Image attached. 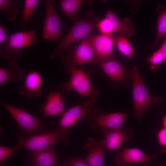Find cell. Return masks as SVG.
Listing matches in <instances>:
<instances>
[{
  "mask_svg": "<svg viewBox=\"0 0 166 166\" xmlns=\"http://www.w3.org/2000/svg\"><path fill=\"white\" fill-rule=\"evenodd\" d=\"M163 39V43L159 49L163 54L166 60V37H164Z\"/></svg>",
  "mask_w": 166,
  "mask_h": 166,
  "instance_id": "31",
  "label": "cell"
},
{
  "mask_svg": "<svg viewBox=\"0 0 166 166\" xmlns=\"http://www.w3.org/2000/svg\"><path fill=\"white\" fill-rule=\"evenodd\" d=\"M96 102L90 100L83 103L74 106L63 113L59 124V128L63 130L69 129L80 120L86 119L88 115L94 109Z\"/></svg>",
  "mask_w": 166,
  "mask_h": 166,
  "instance_id": "12",
  "label": "cell"
},
{
  "mask_svg": "<svg viewBox=\"0 0 166 166\" xmlns=\"http://www.w3.org/2000/svg\"><path fill=\"white\" fill-rule=\"evenodd\" d=\"M1 166H8L6 164H3V165H2Z\"/></svg>",
  "mask_w": 166,
  "mask_h": 166,
  "instance_id": "35",
  "label": "cell"
},
{
  "mask_svg": "<svg viewBox=\"0 0 166 166\" xmlns=\"http://www.w3.org/2000/svg\"><path fill=\"white\" fill-rule=\"evenodd\" d=\"M71 130H63L59 128L43 131L31 135L24 136L20 132L16 134L18 141L14 147L15 151L25 148L30 151L39 150L58 143L66 145L69 143Z\"/></svg>",
  "mask_w": 166,
  "mask_h": 166,
  "instance_id": "1",
  "label": "cell"
},
{
  "mask_svg": "<svg viewBox=\"0 0 166 166\" xmlns=\"http://www.w3.org/2000/svg\"><path fill=\"white\" fill-rule=\"evenodd\" d=\"M53 3L51 0L46 1V13L42 35L43 40L54 41L60 38L66 26L61 23Z\"/></svg>",
  "mask_w": 166,
  "mask_h": 166,
  "instance_id": "10",
  "label": "cell"
},
{
  "mask_svg": "<svg viewBox=\"0 0 166 166\" xmlns=\"http://www.w3.org/2000/svg\"><path fill=\"white\" fill-rule=\"evenodd\" d=\"M67 72L70 73V79L65 84L57 85L55 89L60 92L68 93L73 91L82 97H87L96 102L100 95L99 91L93 85L88 75L81 68L75 67Z\"/></svg>",
  "mask_w": 166,
  "mask_h": 166,
  "instance_id": "4",
  "label": "cell"
},
{
  "mask_svg": "<svg viewBox=\"0 0 166 166\" xmlns=\"http://www.w3.org/2000/svg\"><path fill=\"white\" fill-rule=\"evenodd\" d=\"M20 0H0V10L4 12L7 19L15 20L19 12Z\"/></svg>",
  "mask_w": 166,
  "mask_h": 166,
  "instance_id": "22",
  "label": "cell"
},
{
  "mask_svg": "<svg viewBox=\"0 0 166 166\" xmlns=\"http://www.w3.org/2000/svg\"><path fill=\"white\" fill-rule=\"evenodd\" d=\"M1 101L19 126L27 135L38 133L43 131L44 126L41 120L1 100Z\"/></svg>",
  "mask_w": 166,
  "mask_h": 166,
  "instance_id": "9",
  "label": "cell"
},
{
  "mask_svg": "<svg viewBox=\"0 0 166 166\" xmlns=\"http://www.w3.org/2000/svg\"><path fill=\"white\" fill-rule=\"evenodd\" d=\"M39 0H26L25 1L22 16L18 26L20 28H26L33 14Z\"/></svg>",
  "mask_w": 166,
  "mask_h": 166,
  "instance_id": "25",
  "label": "cell"
},
{
  "mask_svg": "<svg viewBox=\"0 0 166 166\" xmlns=\"http://www.w3.org/2000/svg\"><path fill=\"white\" fill-rule=\"evenodd\" d=\"M92 45L94 53L93 64H99L102 62L113 57V50L115 44L113 35L92 33L88 36Z\"/></svg>",
  "mask_w": 166,
  "mask_h": 166,
  "instance_id": "11",
  "label": "cell"
},
{
  "mask_svg": "<svg viewBox=\"0 0 166 166\" xmlns=\"http://www.w3.org/2000/svg\"><path fill=\"white\" fill-rule=\"evenodd\" d=\"M93 10L87 12L86 16L75 17L73 20V24L70 30L56 47L49 57L51 60L61 57L64 51L74 43L85 38L97 28L99 19L94 16Z\"/></svg>",
  "mask_w": 166,
  "mask_h": 166,
  "instance_id": "2",
  "label": "cell"
},
{
  "mask_svg": "<svg viewBox=\"0 0 166 166\" xmlns=\"http://www.w3.org/2000/svg\"><path fill=\"white\" fill-rule=\"evenodd\" d=\"M157 11L159 16L157 21V33L156 39L153 43L148 47L152 49L166 35V4H161L158 6Z\"/></svg>",
  "mask_w": 166,
  "mask_h": 166,
  "instance_id": "21",
  "label": "cell"
},
{
  "mask_svg": "<svg viewBox=\"0 0 166 166\" xmlns=\"http://www.w3.org/2000/svg\"><path fill=\"white\" fill-rule=\"evenodd\" d=\"M144 166H164L162 164H158L156 162L147 163Z\"/></svg>",
  "mask_w": 166,
  "mask_h": 166,
  "instance_id": "32",
  "label": "cell"
},
{
  "mask_svg": "<svg viewBox=\"0 0 166 166\" xmlns=\"http://www.w3.org/2000/svg\"><path fill=\"white\" fill-rule=\"evenodd\" d=\"M82 148L88 151L87 156L83 159L87 166H104L105 150L103 139L97 141L90 136L84 143Z\"/></svg>",
  "mask_w": 166,
  "mask_h": 166,
  "instance_id": "14",
  "label": "cell"
},
{
  "mask_svg": "<svg viewBox=\"0 0 166 166\" xmlns=\"http://www.w3.org/2000/svg\"><path fill=\"white\" fill-rule=\"evenodd\" d=\"M131 74L135 116L141 121L148 109L155 104L161 103L162 98L160 96L154 97L149 93L136 65L132 68Z\"/></svg>",
  "mask_w": 166,
  "mask_h": 166,
  "instance_id": "3",
  "label": "cell"
},
{
  "mask_svg": "<svg viewBox=\"0 0 166 166\" xmlns=\"http://www.w3.org/2000/svg\"><path fill=\"white\" fill-rule=\"evenodd\" d=\"M134 132V130L132 128L124 129L122 127L104 132L103 139L105 151L115 150L120 148L124 143L130 140Z\"/></svg>",
  "mask_w": 166,
  "mask_h": 166,
  "instance_id": "15",
  "label": "cell"
},
{
  "mask_svg": "<svg viewBox=\"0 0 166 166\" xmlns=\"http://www.w3.org/2000/svg\"><path fill=\"white\" fill-rule=\"evenodd\" d=\"M7 34L4 27L2 25H0V45L3 44L6 40Z\"/></svg>",
  "mask_w": 166,
  "mask_h": 166,
  "instance_id": "30",
  "label": "cell"
},
{
  "mask_svg": "<svg viewBox=\"0 0 166 166\" xmlns=\"http://www.w3.org/2000/svg\"><path fill=\"white\" fill-rule=\"evenodd\" d=\"M69 53L60 57L67 71L71 68L88 63H93L94 53L91 42L88 38L81 40L75 48H67Z\"/></svg>",
  "mask_w": 166,
  "mask_h": 166,
  "instance_id": "8",
  "label": "cell"
},
{
  "mask_svg": "<svg viewBox=\"0 0 166 166\" xmlns=\"http://www.w3.org/2000/svg\"><path fill=\"white\" fill-rule=\"evenodd\" d=\"M157 139L161 146V149L166 148V128L164 127L159 130L157 133Z\"/></svg>",
  "mask_w": 166,
  "mask_h": 166,
  "instance_id": "29",
  "label": "cell"
},
{
  "mask_svg": "<svg viewBox=\"0 0 166 166\" xmlns=\"http://www.w3.org/2000/svg\"><path fill=\"white\" fill-rule=\"evenodd\" d=\"M97 28L101 34L118 33L127 38L132 36L135 31L134 25L129 18H124L120 20L109 9L107 10L105 17L99 20Z\"/></svg>",
  "mask_w": 166,
  "mask_h": 166,
  "instance_id": "7",
  "label": "cell"
},
{
  "mask_svg": "<svg viewBox=\"0 0 166 166\" xmlns=\"http://www.w3.org/2000/svg\"><path fill=\"white\" fill-rule=\"evenodd\" d=\"M115 45L118 50L127 57L132 59L134 50L127 38L118 33L113 34Z\"/></svg>",
  "mask_w": 166,
  "mask_h": 166,
  "instance_id": "24",
  "label": "cell"
},
{
  "mask_svg": "<svg viewBox=\"0 0 166 166\" xmlns=\"http://www.w3.org/2000/svg\"><path fill=\"white\" fill-rule=\"evenodd\" d=\"M88 1L84 0H59L63 13L72 20L75 17L80 7Z\"/></svg>",
  "mask_w": 166,
  "mask_h": 166,
  "instance_id": "23",
  "label": "cell"
},
{
  "mask_svg": "<svg viewBox=\"0 0 166 166\" xmlns=\"http://www.w3.org/2000/svg\"><path fill=\"white\" fill-rule=\"evenodd\" d=\"M42 80L40 74L36 71H30L27 75L24 85L18 89V92L29 98L40 96Z\"/></svg>",
  "mask_w": 166,
  "mask_h": 166,
  "instance_id": "16",
  "label": "cell"
},
{
  "mask_svg": "<svg viewBox=\"0 0 166 166\" xmlns=\"http://www.w3.org/2000/svg\"><path fill=\"white\" fill-rule=\"evenodd\" d=\"M128 115L121 113L106 114L101 108L94 109L87 116L90 128L99 133L121 128L128 118Z\"/></svg>",
  "mask_w": 166,
  "mask_h": 166,
  "instance_id": "6",
  "label": "cell"
},
{
  "mask_svg": "<svg viewBox=\"0 0 166 166\" xmlns=\"http://www.w3.org/2000/svg\"><path fill=\"white\" fill-rule=\"evenodd\" d=\"M35 31L33 30L17 31L10 34L0 45V55L9 61L19 59L23 55V49L35 44Z\"/></svg>",
  "mask_w": 166,
  "mask_h": 166,
  "instance_id": "5",
  "label": "cell"
},
{
  "mask_svg": "<svg viewBox=\"0 0 166 166\" xmlns=\"http://www.w3.org/2000/svg\"><path fill=\"white\" fill-rule=\"evenodd\" d=\"M31 157L39 166H55L59 155L52 146L35 151H30Z\"/></svg>",
  "mask_w": 166,
  "mask_h": 166,
  "instance_id": "20",
  "label": "cell"
},
{
  "mask_svg": "<svg viewBox=\"0 0 166 166\" xmlns=\"http://www.w3.org/2000/svg\"><path fill=\"white\" fill-rule=\"evenodd\" d=\"M29 166H39L37 164H36V165H30Z\"/></svg>",
  "mask_w": 166,
  "mask_h": 166,
  "instance_id": "34",
  "label": "cell"
},
{
  "mask_svg": "<svg viewBox=\"0 0 166 166\" xmlns=\"http://www.w3.org/2000/svg\"><path fill=\"white\" fill-rule=\"evenodd\" d=\"M5 67L0 68V86L13 80L22 81L25 76V72L15 61H9Z\"/></svg>",
  "mask_w": 166,
  "mask_h": 166,
  "instance_id": "19",
  "label": "cell"
},
{
  "mask_svg": "<svg viewBox=\"0 0 166 166\" xmlns=\"http://www.w3.org/2000/svg\"><path fill=\"white\" fill-rule=\"evenodd\" d=\"M157 155H147L136 148H122L117 153L114 161L119 166H132L135 163L156 162Z\"/></svg>",
  "mask_w": 166,
  "mask_h": 166,
  "instance_id": "13",
  "label": "cell"
},
{
  "mask_svg": "<svg viewBox=\"0 0 166 166\" xmlns=\"http://www.w3.org/2000/svg\"><path fill=\"white\" fill-rule=\"evenodd\" d=\"M146 60L150 64V69L153 71L157 70L158 65L166 61L163 54L159 49L154 52L150 57H147Z\"/></svg>",
  "mask_w": 166,
  "mask_h": 166,
  "instance_id": "26",
  "label": "cell"
},
{
  "mask_svg": "<svg viewBox=\"0 0 166 166\" xmlns=\"http://www.w3.org/2000/svg\"><path fill=\"white\" fill-rule=\"evenodd\" d=\"M64 166H87L83 159L79 157H68L64 162Z\"/></svg>",
  "mask_w": 166,
  "mask_h": 166,
  "instance_id": "27",
  "label": "cell"
},
{
  "mask_svg": "<svg viewBox=\"0 0 166 166\" xmlns=\"http://www.w3.org/2000/svg\"><path fill=\"white\" fill-rule=\"evenodd\" d=\"M15 151L14 147L0 146V163H2Z\"/></svg>",
  "mask_w": 166,
  "mask_h": 166,
  "instance_id": "28",
  "label": "cell"
},
{
  "mask_svg": "<svg viewBox=\"0 0 166 166\" xmlns=\"http://www.w3.org/2000/svg\"><path fill=\"white\" fill-rule=\"evenodd\" d=\"M99 65L101 69L113 82L120 83L124 79L126 72L124 68L120 62L113 57Z\"/></svg>",
  "mask_w": 166,
  "mask_h": 166,
  "instance_id": "18",
  "label": "cell"
},
{
  "mask_svg": "<svg viewBox=\"0 0 166 166\" xmlns=\"http://www.w3.org/2000/svg\"><path fill=\"white\" fill-rule=\"evenodd\" d=\"M46 99L45 103L43 105V118L63 113L65 107L61 92L57 90L51 91Z\"/></svg>",
  "mask_w": 166,
  "mask_h": 166,
  "instance_id": "17",
  "label": "cell"
},
{
  "mask_svg": "<svg viewBox=\"0 0 166 166\" xmlns=\"http://www.w3.org/2000/svg\"><path fill=\"white\" fill-rule=\"evenodd\" d=\"M163 124L164 127L166 128V115L164 116L163 118Z\"/></svg>",
  "mask_w": 166,
  "mask_h": 166,
  "instance_id": "33",
  "label": "cell"
}]
</instances>
